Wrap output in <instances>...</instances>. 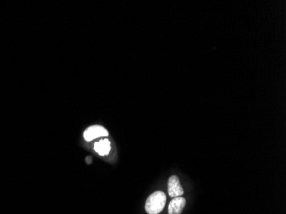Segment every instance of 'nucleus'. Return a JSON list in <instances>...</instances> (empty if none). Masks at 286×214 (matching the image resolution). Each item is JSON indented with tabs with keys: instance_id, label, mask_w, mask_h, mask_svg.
Wrapping results in <instances>:
<instances>
[{
	"instance_id": "1",
	"label": "nucleus",
	"mask_w": 286,
	"mask_h": 214,
	"mask_svg": "<svg viewBox=\"0 0 286 214\" xmlns=\"http://www.w3.org/2000/svg\"><path fill=\"white\" fill-rule=\"evenodd\" d=\"M166 196L162 191H156L148 196L145 209L148 214H159L166 206Z\"/></svg>"
},
{
	"instance_id": "2",
	"label": "nucleus",
	"mask_w": 286,
	"mask_h": 214,
	"mask_svg": "<svg viewBox=\"0 0 286 214\" xmlns=\"http://www.w3.org/2000/svg\"><path fill=\"white\" fill-rule=\"evenodd\" d=\"M108 131L107 129L100 125L90 126L89 128H87L83 137L84 139L88 142H91L94 139H96L98 137H108Z\"/></svg>"
},
{
	"instance_id": "3",
	"label": "nucleus",
	"mask_w": 286,
	"mask_h": 214,
	"mask_svg": "<svg viewBox=\"0 0 286 214\" xmlns=\"http://www.w3.org/2000/svg\"><path fill=\"white\" fill-rule=\"evenodd\" d=\"M169 196L175 198L184 195V189L180 183L179 178L177 176H171L168 180Z\"/></svg>"
},
{
	"instance_id": "4",
	"label": "nucleus",
	"mask_w": 286,
	"mask_h": 214,
	"mask_svg": "<svg viewBox=\"0 0 286 214\" xmlns=\"http://www.w3.org/2000/svg\"><path fill=\"white\" fill-rule=\"evenodd\" d=\"M186 205V200L182 196L175 197L169 204V214H181Z\"/></svg>"
},
{
	"instance_id": "5",
	"label": "nucleus",
	"mask_w": 286,
	"mask_h": 214,
	"mask_svg": "<svg viewBox=\"0 0 286 214\" xmlns=\"http://www.w3.org/2000/svg\"><path fill=\"white\" fill-rule=\"evenodd\" d=\"M94 150L99 155H107L111 151V142L109 140H100L99 142H96L94 144Z\"/></svg>"
}]
</instances>
